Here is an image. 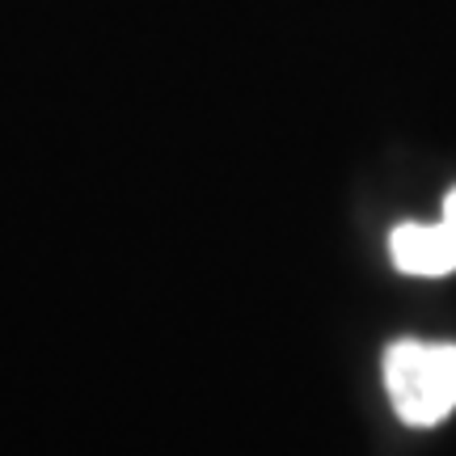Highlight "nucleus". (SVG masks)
<instances>
[{
    "label": "nucleus",
    "mask_w": 456,
    "mask_h": 456,
    "mask_svg": "<svg viewBox=\"0 0 456 456\" xmlns=\"http://www.w3.org/2000/svg\"><path fill=\"white\" fill-rule=\"evenodd\" d=\"M393 266L414 279H444L456 271V186L444 199V216L436 224L406 220L389 232Z\"/></svg>",
    "instance_id": "2"
},
{
    "label": "nucleus",
    "mask_w": 456,
    "mask_h": 456,
    "mask_svg": "<svg viewBox=\"0 0 456 456\" xmlns=\"http://www.w3.org/2000/svg\"><path fill=\"white\" fill-rule=\"evenodd\" d=\"M385 389L406 427L444 423L456 410V342H393L385 351Z\"/></svg>",
    "instance_id": "1"
}]
</instances>
